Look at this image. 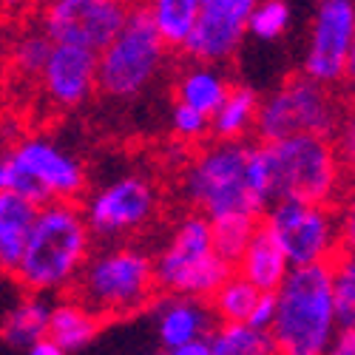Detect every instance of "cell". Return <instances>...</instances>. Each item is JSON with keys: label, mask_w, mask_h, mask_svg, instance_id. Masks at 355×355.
<instances>
[{"label": "cell", "mask_w": 355, "mask_h": 355, "mask_svg": "<svg viewBox=\"0 0 355 355\" xmlns=\"http://www.w3.org/2000/svg\"><path fill=\"white\" fill-rule=\"evenodd\" d=\"M94 230L85 219L83 205L74 199H57L40 205L26 250L15 268V282L23 293H63L74 290L88 256Z\"/></svg>", "instance_id": "7a4b0ae2"}, {"label": "cell", "mask_w": 355, "mask_h": 355, "mask_svg": "<svg viewBox=\"0 0 355 355\" xmlns=\"http://www.w3.org/2000/svg\"><path fill=\"white\" fill-rule=\"evenodd\" d=\"M233 83L227 80V74L222 71L219 63H199V60H188V66L180 71L173 83V94L176 100H182L188 105H193L196 111L214 116L219 111V105L225 103V97L230 94Z\"/></svg>", "instance_id": "d6986e66"}, {"label": "cell", "mask_w": 355, "mask_h": 355, "mask_svg": "<svg viewBox=\"0 0 355 355\" xmlns=\"http://www.w3.org/2000/svg\"><path fill=\"white\" fill-rule=\"evenodd\" d=\"M256 3L259 0H202L196 26L180 51L188 60L225 66L250 35L248 23Z\"/></svg>", "instance_id": "5bb4252c"}, {"label": "cell", "mask_w": 355, "mask_h": 355, "mask_svg": "<svg viewBox=\"0 0 355 355\" xmlns=\"http://www.w3.org/2000/svg\"><path fill=\"white\" fill-rule=\"evenodd\" d=\"M330 352L333 355H355V327H341Z\"/></svg>", "instance_id": "836d02e7"}, {"label": "cell", "mask_w": 355, "mask_h": 355, "mask_svg": "<svg viewBox=\"0 0 355 355\" xmlns=\"http://www.w3.org/2000/svg\"><path fill=\"white\" fill-rule=\"evenodd\" d=\"M157 282L162 293L214 299V293L236 273V268L216 253L214 222L202 211H188L173 222L157 256Z\"/></svg>", "instance_id": "5b68a950"}, {"label": "cell", "mask_w": 355, "mask_h": 355, "mask_svg": "<svg viewBox=\"0 0 355 355\" xmlns=\"http://www.w3.org/2000/svg\"><path fill=\"white\" fill-rule=\"evenodd\" d=\"M344 85H347V94L355 100V46H352L349 63H347V77H344Z\"/></svg>", "instance_id": "d590c367"}, {"label": "cell", "mask_w": 355, "mask_h": 355, "mask_svg": "<svg viewBox=\"0 0 355 355\" xmlns=\"http://www.w3.org/2000/svg\"><path fill=\"white\" fill-rule=\"evenodd\" d=\"M290 26H293V6L287 0H259L250 15L248 32L259 43H276L290 32Z\"/></svg>", "instance_id": "83f0119b"}, {"label": "cell", "mask_w": 355, "mask_h": 355, "mask_svg": "<svg viewBox=\"0 0 355 355\" xmlns=\"http://www.w3.org/2000/svg\"><path fill=\"white\" fill-rule=\"evenodd\" d=\"M214 222V245L222 259H227L233 268L248 250L250 239L256 236L261 219L256 216H225V219H211Z\"/></svg>", "instance_id": "4316f807"}, {"label": "cell", "mask_w": 355, "mask_h": 355, "mask_svg": "<svg viewBox=\"0 0 355 355\" xmlns=\"http://www.w3.org/2000/svg\"><path fill=\"white\" fill-rule=\"evenodd\" d=\"M333 142H336V151L344 162V171L355 173V108L349 114H344V120H341Z\"/></svg>", "instance_id": "4dcf8cb0"}, {"label": "cell", "mask_w": 355, "mask_h": 355, "mask_svg": "<svg viewBox=\"0 0 355 355\" xmlns=\"http://www.w3.org/2000/svg\"><path fill=\"white\" fill-rule=\"evenodd\" d=\"M85 165L69 148L49 137H23L0 159V191H12L35 205L80 199L85 193Z\"/></svg>", "instance_id": "52a82bcc"}, {"label": "cell", "mask_w": 355, "mask_h": 355, "mask_svg": "<svg viewBox=\"0 0 355 355\" xmlns=\"http://www.w3.org/2000/svg\"><path fill=\"white\" fill-rule=\"evenodd\" d=\"M54 40L37 26H26L9 46V71L20 85H40L43 69L51 57Z\"/></svg>", "instance_id": "7402d4cb"}, {"label": "cell", "mask_w": 355, "mask_h": 355, "mask_svg": "<svg viewBox=\"0 0 355 355\" xmlns=\"http://www.w3.org/2000/svg\"><path fill=\"white\" fill-rule=\"evenodd\" d=\"M315 3H324V0H315Z\"/></svg>", "instance_id": "74e56055"}, {"label": "cell", "mask_w": 355, "mask_h": 355, "mask_svg": "<svg viewBox=\"0 0 355 355\" xmlns=\"http://www.w3.org/2000/svg\"><path fill=\"white\" fill-rule=\"evenodd\" d=\"M51 302L46 293H26L3 318V347L15 352H32V347L49 338Z\"/></svg>", "instance_id": "ac0fdd59"}, {"label": "cell", "mask_w": 355, "mask_h": 355, "mask_svg": "<svg viewBox=\"0 0 355 355\" xmlns=\"http://www.w3.org/2000/svg\"><path fill=\"white\" fill-rule=\"evenodd\" d=\"M142 6L154 17L157 28L171 43V49H182V43L196 26L202 0H145Z\"/></svg>", "instance_id": "d4e9b609"}, {"label": "cell", "mask_w": 355, "mask_h": 355, "mask_svg": "<svg viewBox=\"0 0 355 355\" xmlns=\"http://www.w3.org/2000/svg\"><path fill=\"white\" fill-rule=\"evenodd\" d=\"M128 0H40L37 23L54 43L103 51L125 26Z\"/></svg>", "instance_id": "7c38bea8"}, {"label": "cell", "mask_w": 355, "mask_h": 355, "mask_svg": "<svg viewBox=\"0 0 355 355\" xmlns=\"http://www.w3.org/2000/svg\"><path fill=\"white\" fill-rule=\"evenodd\" d=\"M344 120L341 100L333 94V85H324L313 77L293 74L279 83L259 105L256 139L276 142L293 134H318L336 139Z\"/></svg>", "instance_id": "9c48e42d"}, {"label": "cell", "mask_w": 355, "mask_h": 355, "mask_svg": "<svg viewBox=\"0 0 355 355\" xmlns=\"http://www.w3.org/2000/svg\"><path fill=\"white\" fill-rule=\"evenodd\" d=\"M180 196L188 208L211 219L256 216L273 202V171L261 139H216L191 154L180 176Z\"/></svg>", "instance_id": "6da1fadb"}, {"label": "cell", "mask_w": 355, "mask_h": 355, "mask_svg": "<svg viewBox=\"0 0 355 355\" xmlns=\"http://www.w3.org/2000/svg\"><path fill=\"white\" fill-rule=\"evenodd\" d=\"M40 205L12 191H0V264L6 273H15L26 250L28 233L35 227Z\"/></svg>", "instance_id": "ffe728a7"}, {"label": "cell", "mask_w": 355, "mask_h": 355, "mask_svg": "<svg viewBox=\"0 0 355 355\" xmlns=\"http://www.w3.org/2000/svg\"><path fill=\"white\" fill-rule=\"evenodd\" d=\"M28 3H35V0H3V6H6V9H17V12L26 9Z\"/></svg>", "instance_id": "8d00e7d4"}, {"label": "cell", "mask_w": 355, "mask_h": 355, "mask_svg": "<svg viewBox=\"0 0 355 355\" xmlns=\"http://www.w3.org/2000/svg\"><path fill=\"white\" fill-rule=\"evenodd\" d=\"M276 313H279V299H276V293H261L248 321L253 324V327L270 330V327H273V321H276Z\"/></svg>", "instance_id": "1f68e13d"}, {"label": "cell", "mask_w": 355, "mask_h": 355, "mask_svg": "<svg viewBox=\"0 0 355 355\" xmlns=\"http://www.w3.org/2000/svg\"><path fill=\"white\" fill-rule=\"evenodd\" d=\"M279 313L273 338L284 355H321L330 352L341 330L333 293V261L290 268L276 290Z\"/></svg>", "instance_id": "3957f363"}, {"label": "cell", "mask_w": 355, "mask_h": 355, "mask_svg": "<svg viewBox=\"0 0 355 355\" xmlns=\"http://www.w3.org/2000/svg\"><path fill=\"white\" fill-rule=\"evenodd\" d=\"M259 105H261V97L256 94V88L245 83L233 85L225 103L219 105V111L211 116L214 137L216 139H245L250 131H256Z\"/></svg>", "instance_id": "603a6c76"}, {"label": "cell", "mask_w": 355, "mask_h": 355, "mask_svg": "<svg viewBox=\"0 0 355 355\" xmlns=\"http://www.w3.org/2000/svg\"><path fill=\"white\" fill-rule=\"evenodd\" d=\"M264 145L273 171V199L333 205L341 191L344 162L330 137L293 134Z\"/></svg>", "instance_id": "ba28073f"}, {"label": "cell", "mask_w": 355, "mask_h": 355, "mask_svg": "<svg viewBox=\"0 0 355 355\" xmlns=\"http://www.w3.org/2000/svg\"><path fill=\"white\" fill-rule=\"evenodd\" d=\"M261 225L276 236L293 268L333 261L344 248L341 214L333 211V205L273 199L261 216Z\"/></svg>", "instance_id": "30bf717a"}, {"label": "cell", "mask_w": 355, "mask_h": 355, "mask_svg": "<svg viewBox=\"0 0 355 355\" xmlns=\"http://www.w3.org/2000/svg\"><path fill=\"white\" fill-rule=\"evenodd\" d=\"M171 43L148 9L131 6L125 26L100 51V94L114 103H134L165 71Z\"/></svg>", "instance_id": "8992f818"}, {"label": "cell", "mask_w": 355, "mask_h": 355, "mask_svg": "<svg viewBox=\"0 0 355 355\" xmlns=\"http://www.w3.org/2000/svg\"><path fill=\"white\" fill-rule=\"evenodd\" d=\"M333 293L341 327H355V250L341 248L333 259Z\"/></svg>", "instance_id": "f1b7e54d"}, {"label": "cell", "mask_w": 355, "mask_h": 355, "mask_svg": "<svg viewBox=\"0 0 355 355\" xmlns=\"http://www.w3.org/2000/svg\"><path fill=\"white\" fill-rule=\"evenodd\" d=\"M338 214H341V239H344V248L355 250V182L347 188L344 208Z\"/></svg>", "instance_id": "d6a6232c"}, {"label": "cell", "mask_w": 355, "mask_h": 355, "mask_svg": "<svg viewBox=\"0 0 355 355\" xmlns=\"http://www.w3.org/2000/svg\"><path fill=\"white\" fill-rule=\"evenodd\" d=\"M103 315L92 310L85 302L63 299L51 307V327L49 336L63 347V352H83L85 347H92L103 330Z\"/></svg>", "instance_id": "44dd1931"}, {"label": "cell", "mask_w": 355, "mask_h": 355, "mask_svg": "<svg viewBox=\"0 0 355 355\" xmlns=\"http://www.w3.org/2000/svg\"><path fill=\"white\" fill-rule=\"evenodd\" d=\"M151 313L157 324V341L171 355H176L191 341L211 338L219 324V315L208 299L180 293H165L151 304Z\"/></svg>", "instance_id": "2e32d148"}, {"label": "cell", "mask_w": 355, "mask_h": 355, "mask_svg": "<svg viewBox=\"0 0 355 355\" xmlns=\"http://www.w3.org/2000/svg\"><path fill=\"white\" fill-rule=\"evenodd\" d=\"M83 211L97 242H131L154 225L159 191L151 176L128 171L88 193Z\"/></svg>", "instance_id": "8fae6325"}, {"label": "cell", "mask_w": 355, "mask_h": 355, "mask_svg": "<svg viewBox=\"0 0 355 355\" xmlns=\"http://www.w3.org/2000/svg\"><path fill=\"white\" fill-rule=\"evenodd\" d=\"M290 268L293 264H290L287 253L282 250L276 236L264 225H259L248 250L236 261V273H242L248 282H253L261 293H276L282 287V282L287 279Z\"/></svg>", "instance_id": "e0dca14e"}, {"label": "cell", "mask_w": 355, "mask_h": 355, "mask_svg": "<svg viewBox=\"0 0 355 355\" xmlns=\"http://www.w3.org/2000/svg\"><path fill=\"white\" fill-rule=\"evenodd\" d=\"M214 355H273L279 352L273 330L253 327L250 321H219L211 336Z\"/></svg>", "instance_id": "cb8c5ba5"}, {"label": "cell", "mask_w": 355, "mask_h": 355, "mask_svg": "<svg viewBox=\"0 0 355 355\" xmlns=\"http://www.w3.org/2000/svg\"><path fill=\"white\" fill-rule=\"evenodd\" d=\"M37 88L57 111L85 105L100 94V54L71 43H54Z\"/></svg>", "instance_id": "9a60e30c"}, {"label": "cell", "mask_w": 355, "mask_h": 355, "mask_svg": "<svg viewBox=\"0 0 355 355\" xmlns=\"http://www.w3.org/2000/svg\"><path fill=\"white\" fill-rule=\"evenodd\" d=\"M355 46V0H324L315 6L302 71L324 85H338L347 77V63Z\"/></svg>", "instance_id": "4fadbf2b"}, {"label": "cell", "mask_w": 355, "mask_h": 355, "mask_svg": "<svg viewBox=\"0 0 355 355\" xmlns=\"http://www.w3.org/2000/svg\"><path fill=\"white\" fill-rule=\"evenodd\" d=\"M168 125L176 142L182 145H202L208 137H214V120L208 114L196 111L193 105L182 103V100H173L171 111H168Z\"/></svg>", "instance_id": "f546056e"}, {"label": "cell", "mask_w": 355, "mask_h": 355, "mask_svg": "<svg viewBox=\"0 0 355 355\" xmlns=\"http://www.w3.org/2000/svg\"><path fill=\"white\" fill-rule=\"evenodd\" d=\"M32 355H63V347L49 336V338H43V341H37V344L32 347Z\"/></svg>", "instance_id": "e575fe53"}, {"label": "cell", "mask_w": 355, "mask_h": 355, "mask_svg": "<svg viewBox=\"0 0 355 355\" xmlns=\"http://www.w3.org/2000/svg\"><path fill=\"white\" fill-rule=\"evenodd\" d=\"M259 295H261V290L253 282H248L242 273H233L214 293L211 304H214L219 321H248L256 302H259Z\"/></svg>", "instance_id": "484cf974"}, {"label": "cell", "mask_w": 355, "mask_h": 355, "mask_svg": "<svg viewBox=\"0 0 355 355\" xmlns=\"http://www.w3.org/2000/svg\"><path fill=\"white\" fill-rule=\"evenodd\" d=\"M159 290L154 256L134 242H103L92 250L74 295L103 318H128L154 304Z\"/></svg>", "instance_id": "277c9868"}]
</instances>
